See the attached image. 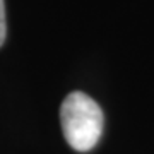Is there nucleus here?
Returning a JSON list of instances; mask_svg holds the SVG:
<instances>
[{
  "label": "nucleus",
  "instance_id": "obj_1",
  "mask_svg": "<svg viewBox=\"0 0 154 154\" xmlns=\"http://www.w3.org/2000/svg\"><path fill=\"white\" fill-rule=\"evenodd\" d=\"M60 125L69 146L79 152H86L101 137L103 111L91 96L74 91L60 106Z\"/></svg>",
  "mask_w": 154,
  "mask_h": 154
},
{
  "label": "nucleus",
  "instance_id": "obj_2",
  "mask_svg": "<svg viewBox=\"0 0 154 154\" xmlns=\"http://www.w3.org/2000/svg\"><path fill=\"white\" fill-rule=\"evenodd\" d=\"M7 34V26H5V4L4 0H0V46L5 41Z\"/></svg>",
  "mask_w": 154,
  "mask_h": 154
}]
</instances>
